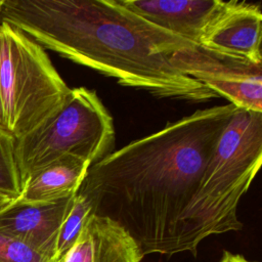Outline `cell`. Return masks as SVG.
<instances>
[{"mask_svg": "<svg viewBox=\"0 0 262 262\" xmlns=\"http://www.w3.org/2000/svg\"><path fill=\"white\" fill-rule=\"evenodd\" d=\"M235 108L198 110L113 150L89 167L78 191L92 201L95 215L122 226L143 256L182 252L185 212Z\"/></svg>", "mask_w": 262, "mask_h": 262, "instance_id": "6da1fadb", "label": "cell"}, {"mask_svg": "<svg viewBox=\"0 0 262 262\" xmlns=\"http://www.w3.org/2000/svg\"><path fill=\"white\" fill-rule=\"evenodd\" d=\"M74 196L49 203L15 200L0 212V233L17 238L57 260L58 233Z\"/></svg>", "mask_w": 262, "mask_h": 262, "instance_id": "ba28073f", "label": "cell"}, {"mask_svg": "<svg viewBox=\"0 0 262 262\" xmlns=\"http://www.w3.org/2000/svg\"><path fill=\"white\" fill-rule=\"evenodd\" d=\"M0 262H59L32 246L0 233Z\"/></svg>", "mask_w": 262, "mask_h": 262, "instance_id": "5bb4252c", "label": "cell"}, {"mask_svg": "<svg viewBox=\"0 0 262 262\" xmlns=\"http://www.w3.org/2000/svg\"><path fill=\"white\" fill-rule=\"evenodd\" d=\"M170 62L236 108L262 113V64L236 59L200 46L176 51Z\"/></svg>", "mask_w": 262, "mask_h": 262, "instance_id": "8992f818", "label": "cell"}, {"mask_svg": "<svg viewBox=\"0 0 262 262\" xmlns=\"http://www.w3.org/2000/svg\"><path fill=\"white\" fill-rule=\"evenodd\" d=\"M220 262H253V261L247 260L242 255L232 254V253H230L228 251H224L223 256H222Z\"/></svg>", "mask_w": 262, "mask_h": 262, "instance_id": "9a60e30c", "label": "cell"}, {"mask_svg": "<svg viewBox=\"0 0 262 262\" xmlns=\"http://www.w3.org/2000/svg\"><path fill=\"white\" fill-rule=\"evenodd\" d=\"M142 258L139 247L122 226L93 215L59 262H141Z\"/></svg>", "mask_w": 262, "mask_h": 262, "instance_id": "9c48e42d", "label": "cell"}, {"mask_svg": "<svg viewBox=\"0 0 262 262\" xmlns=\"http://www.w3.org/2000/svg\"><path fill=\"white\" fill-rule=\"evenodd\" d=\"M150 24L198 45L204 27L222 0H120Z\"/></svg>", "mask_w": 262, "mask_h": 262, "instance_id": "30bf717a", "label": "cell"}, {"mask_svg": "<svg viewBox=\"0 0 262 262\" xmlns=\"http://www.w3.org/2000/svg\"><path fill=\"white\" fill-rule=\"evenodd\" d=\"M0 19L123 86L191 102L218 97L170 62L172 53L196 44L150 24L120 0H3Z\"/></svg>", "mask_w": 262, "mask_h": 262, "instance_id": "7a4b0ae2", "label": "cell"}, {"mask_svg": "<svg viewBox=\"0 0 262 262\" xmlns=\"http://www.w3.org/2000/svg\"><path fill=\"white\" fill-rule=\"evenodd\" d=\"M70 88L38 43L0 24V112L2 130L17 139L58 111Z\"/></svg>", "mask_w": 262, "mask_h": 262, "instance_id": "277c9868", "label": "cell"}, {"mask_svg": "<svg viewBox=\"0 0 262 262\" xmlns=\"http://www.w3.org/2000/svg\"><path fill=\"white\" fill-rule=\"evenodd\" d=\"M262 163V113L235 108L185 212L182 252L196 255L209 235L243 228L237 207Z\"/></svg>", "mask_w": 262, "mask_h": 262, "instance_id": "3957f363", "label": "cell"}, {"mask_svg": "<svg viewBox=\"0 0 262 262\" xmlns=\"http://www.w3.org/2000/svg\"><path fill=\"white\" fill-rule=\"evenodd\" d=\"M93 215H95V209L92 201L78 191L73 199L72 206L58 233L56 245V258L58 261L75 244L80 232Z\"/></svg>", "mask_w": 262, "mask_h": 262, "instance_id": "7c38bea8", "label": "cell"}, {"mask_svg": "<svg viewBox=\"0 0 262 262\" xmlns=\"http://www.w3.org/2000/svg\"><path fill=\"white\" fill-rule=\"evenodd\" d=\"M15 139L0 128V194L17 200L23 184L15 160Z\"/></svg>", "mask_w": 262, "mask_h": 262, "instance_id": "4fadbf2b", "label": "cell"}, {"mask_svg": "<svg viewBox=\"0 0 262 262\" xmlns=\"http://www.w3.org/2000/svg\"><path fill=\"white\" fill-rule=\"evenodd\" d=\"M262 11L259 4L221 1L204 27L198 46L224 56L262 64Z\"/></svg>", "mask_w": 262, "mask_h": 262, "instance_id": "52a82bcc", "label": "cell"}, {"mask_svg": "<svg viewBox=\"0 0 262 262\" xmlns=\"http://www.w3.org/2000/svg\"><path fill=\"white\" fill-rule=\"evenodd\" d=\"M113 117L97 93L77 87L52 116L15 139V160L24 186L38 171L63 157L82 159L90 165L114 150Z\"/></svg>", "mask_w": 262, "mask_h": 262, "instance_id": "5b68a950", "label": "cell"}, {"mask_svg": "<svg viewBox=\"0 0 262 262\" xmlns=\"http://www.w3.org/2000/svg\"><path fill=\"white\" fill-rule=\"evenodd\" d=\"M75 157H63L31 176L24 184L17 201L49 203L75 195L90 167Z\"/></svg>", "mask_w": 262, "mask_h": 262, "instance_id": "8fae6325", "label": "cell"}, {"mask_svg": "<svg viewBox=\"0 0 262 262\" xmlns=\"http://www.w3.org/2000/svg\"><path fill=\"white\" fill-rule=\"evenodd\" d=\"M13 201H15V200H12V199H10V198H8V196H5V195L0 194V212H1L4 208H6L9 204H11Z\"/></svg>", "mask_w": 262, "mask_h": 262, "instance_id": "2e32d148", "label": "cell"}, {"mask_svg": "<svg viewBox=\"0 0 262 262\" xmlns=\"http://www.w3.org/2000/svg\"><path fill=\"white\" fill-rule=\"evenodd\" d=\"M2 2H3V0H0V10H1V6H2Z\"/></svg>", "mask_w": 262, "mask_h": 262, "instance_id": "ac0fdd59", "label": "cell"}, {"mask_svg": "<svg viewBox=\"0 0 262 262\" xmlns=\"http://www.w3.org/2000/svg\"><path fill=\"white\" fill-rule=\"evenodd\" d=\"M0 128L2 129V124H1V112H0Z\"/></svg>", "mask_w": 262, "mask_h": 262, "instance_id": "e0dca14e", "label": "cell"}]
</instances>
